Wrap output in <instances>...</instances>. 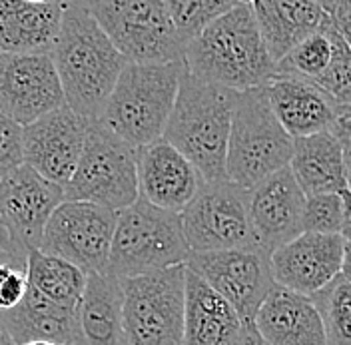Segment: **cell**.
Instances as JSON below:
<instances>
[{"instance_id": "cell-19", "label": "cell", "mask_w": 351, "mask_h": 345, "mask_svg": "<svg viewBox=\"0 0 351 345\" xmlns=\"http://www.w3.org/2000/svg\"><path fill=\"white\" fill-rule=\"evenodd\" d=\"M138 198L160 210L180 214L202 186L197 170L166 140L136 148Z\"/></svg>"}, {"instance_id": "cell-7", "label": "cell", "mask_w": 351, "mask_h": 345, "mask_svg": "<svg viewBox=\"0 0 351 345\" xmlns=\"http://www.w3.org/2000/svg\"><path fill=\"white\" fill-rule=\"evenodd\" d=\"M90 14L128 64L180 62L186 46L168 16L166 0L86 2Z\"/></svg>"}, {"instance_id": "cell-35", "label": "cell", "mask_w": 351, "mask_h": 345, "mask_svg": "<svg viewBox=\"0 0 351 345\" xmlns=\"http://www.w3.org/2000/svg\"><path fill=\"white\" fill-rule=\"evenodd\" d=\"M324 19L343 38L351 43V2L350 0H322Z\"/></svg>"}, {"instance_id": "cell-1", "label": "cell", "mask_w": 351, "mask_h": 345, "mask_svg": "<svg viewBox=\"0 0 351 345\" xmlns=\"http://www.w3.org/2000/svg\"><path fill=\"white\" fill-rule=\"evenodd\" d=\"M64 104L84 118L98 122L120 72L128 64L112 46L86 2H66L60 32L50 50Z\"/></svg>"}, {"instance_id": "cell-24", "label": "cell", "mask_w": 351, "mask_h": 345, "mask_svg": "<svg viewBox=\"0 0 351 345\" xmlns=\"http://www.w3.org/2000/svg\"><path fill=\"white\" fill-rule=\"evenodd\" d=\"M0 322L16 345L34 342L78 345L80 340L78 307L50 302L30 285L16 307L0 313Z\"/></svg>"}, {"instance_id": "cell-2", "label": "cell", "mask_w": 351, "mask_h": 345, "mask_svg": "<svg viewBox=\"0 0 351 345\" xmlns=\"http://www.w3.org/2000/svg\"><path fill=\"white\" fill-rule=\"evenodd\" d=\"M182 62L194 78L230 92L263 86L278 70L262 43L252 2H238L212 22L186 46Z\"/></svg>"}, {"instance_id": "cell-30", "label": "cell", "mask_w": 351, "mask_h": 345, "mask_svg": "<svg viewBox=\"0 0 351 345\" xmlns=\"http://www.w3.org/2000/svg\"><path fill=\"white\" fill-rule=\"evenodd\" d=\"M302 234L343 236L350 239V198L337 194L306 198Z\"/></svg>"}, {"instance_id": "cell-23", "label": "cell", "mask_w": 351, "mask_h": 345, "mask_svg": "<svg viewBox=\"0 0 351 345\" xmlns=\"http://www.w3.org/2000/svg\"><path fill=\"white\" fill-rule=\"evenodd\" d=\"M241 327L234 307L186 267L182 345H236Z\"/></svg>"}, {"instance_id": "cell-32", "label": "cell", "mask_w": 351, "mask_h": 345, "mask_svg": "<svg viewBox=\"0 0 351 345\" xmlns=\"http://www.w3.org/2000/svg\"><path fill=\"white\" fill-rule=\"evenodd\" d=\"M326 21V19H324ZM328 24V22H326ZM329 26V24H328ZM331 28V26H329ZM333 32V58L329 62L328 70L313 80L311 84L326 92L331 100H335L339 106L350 108L351 104V43L343 38L335 28Z\"/></svg>"}, {"instance_id": "cell-37", "label": "cell", "mask_w": 351, "mask_h": 345, "mask_svg": "<svg viewBox=\"0 0 351 345\" xmlns=\"http://www.w3.org/2000/svg\"><path fill=\"white\" fill-rule=\"evenodd\" d=\"M0 252H16V250L12 248V243H10V237H8V234H6V230H4V226H2V222H0ZM16 254H19V252H16Z\"/></svg>"}, {"instance_id": "cell-6", "label": "cell", "mask_w": 351, "mask_h": 345, "mask_svg": "<svg viewBox=\"0 0 351 345\" xmlns=\"http://www.w3.org/2000/svg\"><path fill=\"white\" fill-rule=\"evenodd\" d=\"M180 216L138 198L116 214L106 274L126 280L176 265L190 258Z\"/></svg>"}, {"instance_id": "cell-29", "label": "cell", "mask_w": 351, "mask_h": 345, "mask_svg": "<svg viewBox=\"0 0 351 345\" xmlns=\"http://www.w3.org/2000/svg\"><path fill=\"white\" fill-rule=\"evenodd\" d=\"M331 58H333V32L324 21L322 28L315 34L298 44L284 60L278 62L276 72L295 76L306 82H313L328 70Z\"/></svg>"}, {"instance_id": "cell-12", "label": "cell", "mask_w": 351, "mask_h": 345, "mask_svg": "<svg viewBox=\"0 0 351 345\" xmlns=\"http://www.w3.org/2000/svg\"><path fill=\"white\" fill-rule=\"evenodd\" d=\"M184 265L234 307L241 324L254 322L258 307L276 285L263 250L190 254Z\"/></svg>"}, {"instance_id": "cell-28", "label": "cell", "mask_w": 351, "mask_h": 345, "mask_svg": "<svg viewBox=\"0 0 351 345\" xmlns=\"http://www.w3.org/2000/svg\"><path fill=\"white\" fill-rule=\"evenodd\" d=\"M322 318L328 345H351V283L350 270L326 289L311 296Z\"/></svg>"}, {"instance_id": "cell-5", "label": "cell", "mask_w": 351, "mask_h": 345, "mask_svg": "<svg viewBox=\"0 0 351 345\" xmlns=\"http://www.w3.org/2000/svg\"><path fill=\"white\" fill-rule=\"evenodd\" d=\"M293 138L269 108L265 88L236 92L226 152V180L252 190L271 174L289 166Z\"/></svg>"}, {"instance_id": "cell-34", "label": "cell", "mask_w": 351, "mask_h": 345, "mask_svg": "<svg viewBox=\"0 0 351 345\" xmlns=\"http://www.w3.org/2000/svg\"><path fill=\"white\" fill-rule=\"evenodd\" d=\"M22 164V128L0 114V180Z\"/></svg>"}, {"instance_id": "cell-27", "label": "cell", "mask_w": 351, "mask_h": 345, "mask_svg": "<svg viewBox=\"0 0 351 345\" xmlns=\"http://www.w3.org/2000/svg\"><path fill=\"white\" fill-rule=\"evenodd\" d=\"M26 280L30 287L50 302L78 307L86 285V274L64 259L40 250H30L26 254Z\"/></svg>"}, {"instance_id": "cell-38", "label": "cell", "mask_w": 351, "mask_h": 345, "mask_svg": "<svg viewBox=\"0 0 351 345\" xmlns=\"http://www.w3.org/2000/svg\"><path fill=\"white\" fill-rule=\"evenodd\" d=\"M0 345H16L14 340L10 337V333L6 331V327L2 325V322H0Z\"/></svg>"}, {"instance_id": "cell-20", "label": "cell", "mask_w": 351, "mask_h": 345, "mask_svg": "<svg viewBox=\"0 0 351 345\" xmlns=\"http://www.w3.org/2000/svg\"><path fill=\"white\" fill-rule=\"evenodd\" d=\"M287 168L306 198L322 194L350 198V142L331 132L293 140Z\"/></svg>"}, {"instance_id": "cell-33", "label": "cell", "mask_w": 351, "mask_h": 345, "mask_svg": "<svg viewBox=\"0 0 351 345\" xmlns=\"http://www.w3.org/2000/svg\"><path fill=\"white\" fill-rule=\"evenodd\" d=\"M26 256L0 252V313L16 307L26 294Z\"/></svg>"}, {"instance_id": "cell-31", "label": "cell", "mask_w": 351, "mask_h": 345, "mask_svg": "<svg viewBox=\"0 0 351 345\" xmlns=\"http://www.w3.org/2000/svg\"><path fill=\"white\" fill-rule=\"evenodd\" d=\"M236 4V0H168L166 8L178 38L184 46H188Z\"/></svg>"}, {"instance_id": "cell-39", "label": "cell", "mask_w": 351, "mask_h": 345, "mask_svg": "<svg viewBox=\"0 0 351 345\" xmlns=\"http://www.w3.org/2000/svg\"><path fill=\"white\" fill-rule=\"evenodd\" d=\"M26 345H54V344H46V342H34V344H26Z\"/></svg>"}, {"instance_id": "cell-25", "label": "cell", "mask_w": 351, "mask_h": 345, "mask_svg": "<svg viewBox=\"0 0 351 345\" xmlns=\"http://www.w3.org/2000/svg\"><path fill=\"white\" fill-rule=\"evenodd\" d=\"M262 43L278 64L298 46L322 28L324 10L313 0H258L252 2Z\"/></svg>"}, {"instance_id": "cell-36", "label": "cell", "mask_w": 351, "mask_h": 345, "mask_svg": "<svg viewBox=\"0 0 351 345\" xmlns=\"http://www.w3.org/2000/svg\"><path fill=\"white\" fill-rule=\"evenodd\" d=\"M236 345H267L262 340V335L258 333V329L254 327V324H243L241 327V335Z\"/></svg>"}, {"instance_id": "cell-13", "label": "cell", "mask_w": 351, "mask_h": 345, "mask_svg": "<svg viewBox=\"0 0 351 345\" xmlns=\"http://www.w3.org/2000/svg\"><path fill=\"white\" fill-rule=\"evenodd\" d=\"M269 270L276 285L311 298L350 270V239L300 234L271 252Z\"/></svg>"}, {"instance_id": "cell-16", "label": "cell", "mask_w": 351, "mask_h": 345, "mask_svg": "<svg viewBox=\"0 0 351 345\" xmlns=\"http://www.w3.org/2000/svg\"><path fill=\"white\" fill-rule=\"evenodd\" d=\"M88 126L66 104L44 114L22 128V164L64 188L80 160Z\"/></svg>"}, {"instance_id": "cell-3", "label": "cell", "mask_w": 351, "mask_h": 345, "mask_svg": "<svg viewBox=\"0 0 351 345\" xmlns=\"http://www.w3.org/2000/svg\"><path fill=\"white\" fill-rule=\"evenodd\" d=\"M236 92L184 72L162 140L180 152L204 182L226 180V152Z\"/></svg>"}, {"instance_id": "cell-26", "label": "cell", "mask_w": 351, "mask_h": 345, "mask_svg": "<svg viewBox=\"0 0 351 345\" xmlns=\"http://www.w3.org/2000/svg\"><path fill=\"white\" fill-rule=\"evenodd\" d=\"M78 345H126L122 287L110 274H90L78 303Z\"/></svg>"}, {"instance_id": "cell-14", "label": "cell", "mask_w": 351, "mask_h": 345, "mask_svg": "<svg viewBox=\"0 0 351 345\" xmlns=\"http://www.w3.org/2000/svg\"><path fill=\"white\" fill-rule=\"evenodd\" d=\"M64 202V190L28 166H16L0 180V222L12 248L26 256L38 250L52 212Z\"/></svg>"}, {"instance_id": "cell-17", "label": "cell", "mask_w": 351, "mask_h": 345, "mask_svg": "<svg viewBox=\"0 0 351 345\" xmlns=\"http://www.w3.org/2000/svg\"><path fill=\"white\" fill-rule=\"evenodd\" d=\"M263 88L276 120L293 140L350 124V108L339 106L311 82L276 72Z\"/></svg>"}, {"instance_id": "cell-21", "label": "cell", "mask_w": 351, "mask_h": 345, "mask_svg": "<svg viewBox=\"0 0 351 345\" xmlns=\"http://www.w3.org/2000/svg\"><path fill=\"white\" fill-rule=\"evenodd\" d=\"M254 327L267 345H328L311 298L274 285L254 316Z\"/></svg>"}, {"instance_id": "cell-11", "label": "cell", "mask_w": 351, "mask_h": 345, "mask_svg": "<svg viewBox=\"0 0 351 345\" xmlns=\"http://www.w3.org/2000/svg\"><path fill=\"white\" fill-rule=\"evenodd\" d=\"M116 214L86 202H62L48 219L38 250L86 276L106 274Z\"/></svg>"}, {"instance_id": "cell-22", "label": "cell", "mask_w": 351, "mask_h": 345, "mask_svg": "<svg viewBox=\"0 0 351 345\" xmlns=\"http://www.w3.org/2000/svg\"><path fill=\"white\" fill-rule=\"evenodd\" d=\"M66 2L0 0V52L50 54L58 38Z\"/></svg>"}, {"instance_id": "cell-4", "label": "cell", "mask_w": 351, "mask_h": 345, "mask_svg": "<svg viewBox=\"0 0 351 345\" xmlns=\"http://www.w3.org/2000/svg\"><path fill=\"white\" fill-rule=\"evenodd\" d=\"M184 62L126 64L110 92L98 124L134 150L162 138L172 114Z\"/></svg>"}, {"instance_id": "cell-8", "label": "cell", "mask_w": 351, "mask_h": 345, "mask_svg": "<svg viewBox=\"0 0 351 345\" xmlns=\"http://www.w3.org/2000/svg\"><path fill=\"white\" fill-rule=\"evenodd\" d=\"M62 190L64 202L122 212L138 200L136 150L98 122L90 124L80 160Z\"/></svg>"}, {"instance_id": "cell-18", "label": "cell", "mask_w": 351, "mask_h": 345, "mask_svg": "<svg viewBox=\"0 0 351 345\" xmlns=\"http://www.w3.org/2000/svg\"><path fill=\"white\" fill-rule=\"evenodd\" d=\"M306 195L289 168L271 174L247 190L250 224L258 248L267 256L302 234Z\"/></svg>"}, {"instance_id": "cell-9", "label": "cell", "mask_w": 351, "mask_h": 345, "mask_svg": "<svg viewBox=\"0 0 351 345\" xmlns=\"http://www.w3.org/2000/svg\"><path fill=\"white\" fill-rule=\"evenodd\" d=\"M184 265L120 280L126 345H182Z\"/></svg>"}, {"instance_id": "cell-10", "label": "cell", "mask_w": 351, "mask_h": 345, "mask_svg": "<svg viewBox=\"0 0 351 345\" xmlns=\"http://www.w3.org/2000/svg\"><path fill=\"white\" fill-rule=\"evenodd\" d=\"M178 216L192 254L260 250L250 224L247 190L228 180L202 182Z\"/></svg>"}, {"instance_id": "cell-15", "label": "cell", "mask_w": 351, "mask_h": 345, "mask_svg": "<svg viewBox=\"0 0 351 345\" xmlns=\"http://www.w3.org/2000/svg\"><path fill=\"white\" fill-rule=\"evenodd\" d=\"M64 106V94L50 54L0 52V114L21 128Z\"/></svg>"}]
</instances>
